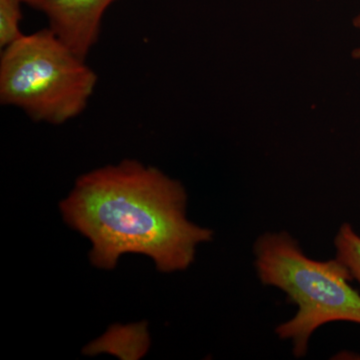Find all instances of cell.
Returning <instances> with one entry per match:
<instances>
[{"label": "cell", "mask_w": 360, "mask_h": 360, "mask_svg": "<svg viewBox=\"0 0 360 360\" xmlns=\"http://www.w3.org/2000/svg\"><path fill=\"white\" fill-rule=\"evenodd\" d=\"M186 205L181 182L127 160L80 176L60 212L91 243L94 266L113 269L122 255L136 253L172 274L188 269L198 246L214 236L187 219Z\"/></svg>", "instance_id": "1"}, {"label": "cell", "mask_w": 360, "mask_h": 360, "mask_svg": "<svg viewBox=\"0 0 360 360\" xmlns=\"http://www.w3.org/2000/svg\"><path fill=\"white\" fill-rule=\"evenodd\" d=\"M335 258L345 265L352 279L360 285V234L352 224H341L336 232L335 241Z\"/></svg>", "instance_id": "5"}, {"label": "cell", "mask_w": 360, "mask_h": 360, "mask_svg": "<svg viewBox=\"0 0 360 360\" xmlns=\"http://www.w3.org/2000/svg\"><path fill=\"white\" fill-rule=\"evenodd\" d=\"M352 58L360 60V45H359L357 47H355L354 51H352Z\"/></svg>", "instance_id": "8"}, {"label": "cell", "mask_w": 360, "mask_h": 360, "mask_svg": "<svg viewBox=\"0 0 360 360\" xmlns=\"http://www.w3.org/2000/svg\"><path fill=\"white\" fill-rule=\"evenodd\" d=\"M253 257L260 283L281 290L297 309L276 328L277 338L290 342L297 359L307 354L312 335L322 326L340 321L360 326V293L338 258L307 257L284 231L260 236L253 245Z\"/></svg>", "instance_id": "2"}, {"label": "cell", "mask_w": 360, "mask_h": 360, "mask_svg": "<svg viewBox=\"0 0 360 360\" xmlns=\"http://www.w3.org/2000/svg\"><path fill=\"white\" fill-rule=\"evenodd\" d=\"M97 75L49 27L2 49L0 101L35 122L63 124L84 112Z\"/></svg>", "instance_id": "3"}, {"label": "cell", "mask_w": 360, "mask_h": 360, "mask_svg": "<svg viewBox=\"0 0 360 360\" xmlns=\"http://www.w3.org/2000/svg\"><path fill=\"white\" fill-rule=\"evenodd\" d=\"M46 16L49 28L78 56L87 54L98 40L104 13L118 0H22Z\"/></svg>", "instance_id": "4"}, {"label": "cell", "mask_w": 360, "mask_h": 360, "mask_svg": "<svg viewBox=\"0 0 360 360\" xmlns=\"http://www.w3.org/2000/svg\"><path fill=\"white\" fill-rule=\"evenodd\" d=\"M22 0H0V46L1 49L22 37L20 25Z\"/></svg>", "instance_id": "6"}, {"label": "cell", "mask_w": 360, "mask_h": 360, "mask_svg": "<svg viewBox=\"0 0 360 360\" xmlns=\"http://www.w3.org/2000/svg\"><path fill=\"white\" fill-rule=\"evenodd\" d=\"M352 25H354V27L356 28V30H360V8L359 13L355 14L354 20H352Z\"/></svg>", "instance_id": "7"}]
</instances>
